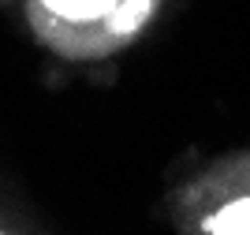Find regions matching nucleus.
Returning a JSON list of instances; mask_svg holds the SVG:
<instances>
[{
    "label": "nucleus",
    "mask_w": 250,
    "mask_h": 235,
    "mask_svg": "<svg viewBox=\"0 0 250 235\" xmlns=\"http://www.w3.org/2000/svg\"><path fill=\"white\" fill-rule=\"evenodd\" d=\"M42 4L67 22H97L101 15H112L120 0H42Z\"/></svg>",
    "instance_id": "obj_1"
},
{
    "label": "nucleus",
    "mask_w": 250,
    "mask_h": 235,
    "mask_svg": "<svg viewBox=\"0 0 250 235\" xmlns=\"http://www.w3.org/2000/svg\"><path fill=\"white\" fill-rule=\"evenodd\" d=\"M206 232H213V235H250V198H239V202L224 205L217 216H209Z\"/></svg>",
    "instance_id": "obj_2"
}]
</instances>
